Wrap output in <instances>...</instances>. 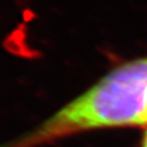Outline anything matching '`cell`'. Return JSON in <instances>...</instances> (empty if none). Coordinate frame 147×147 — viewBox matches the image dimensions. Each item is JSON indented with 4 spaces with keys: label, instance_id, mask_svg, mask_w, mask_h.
Returning a JSON list of instances; mask_svg holds the SVG:
<instances>
[{
    "label": "cell",
    "instance_id": "1",
    "mask_svg": "<svg viewBox=\"0 0 147 147\" xmlns=\"http://www.w3.org/2000/svg\"><path fill=\"white\" fill-rule=\"evenodd\" d=\"M141 147H147V126L145 127V133H144V137H142Z\"/></svg>",
    "mask_w": 147,
    "mask_h": 147
}]
</instances>
